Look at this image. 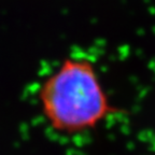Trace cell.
Listing matches in <instances>:
<instances>
[{"instance_id": "cell-1", "label": "cell", "mask_w": 155, "mask_h": 155, "mask_svg": "<svg viewBox=\"0 0 155 155\" xmlns=\"http://www.w3.org/2000/svg\"><path fill=\"white\" fill-rule=\"evenodd\" d=\"M38 102L50 127L66 136L91 131L120 113L96 65L82 56L66 57L45 77L39 85Z\"/></svg>"}]
</instances>
